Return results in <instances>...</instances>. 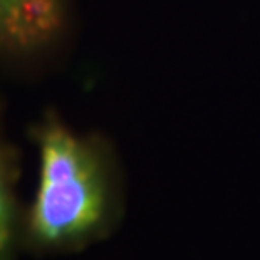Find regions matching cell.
<instances>
[{"label": "cell", "mask_w": 260, "mask_h": 260, "mask_svg": "<svg viewBox=\"0 0 260 260\" xmlns=\"http://www.w3.org/2000/svg\"><path fill=\"white\" fill-rule=\"evenodd\" d=\"M60 0H0V51L30 52L57 36Z\"/></svg>", "instance_id": "2"}, {"label": "cell", "mask_w": 260, "mask_h": 260, "mask_svg": "<svg viewBox=\"0 0 260 260\" xmlns=\"http://www.w3.org/2000/svg\"><path fill=\"white\" fill-rule=\"evenodd\" d=\"M36 195L22 220V243L41 255L84 250L121 218V188L111 151L59 121L37 131Z\"/></svg>", "instance_id": "1"}, {"label": "cell", "mask_w": 260, "mask_h": 260, "mask_svg": "<svg viewBox=\"0 0 260 260\" xmlns=\"http://www.w3.org/2000/svg\"><path fill=\"white\" fill-rule=\"evenodd\" d=\"M22 220L14 197L12 167L0 146V260H12L22 242Z\"/></svg>", "instance_id": "3"}]
</instances>
